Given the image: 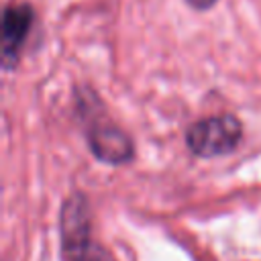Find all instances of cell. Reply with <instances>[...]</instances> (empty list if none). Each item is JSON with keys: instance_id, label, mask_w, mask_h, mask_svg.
<instances>
[{"instance_id": "4", "label": "cell", "mask_w": 261, "mask_h": 261, "mask_svg": "<svg viewBox=\"0 0 261 261\" xmlns=\"http://www.w3.org/2000/svg\"><path fill=\"white\" fill-rule=\"evenodd\" d=\"M35 12L27 2L8 4L2 12V65L6 69L14 67L20 49L31 33Z\"/></svg>"}, {"instance_id": "5", "label": "cell", "mask_w": 261, "mask_h": 261, "mask_svg": "<svg viewBox=\"0 0 261 261\" xmlns=\"http://www.w3.org/2000/svg\"><path fill=\"white\" fill-rule=\"evenodd\" d=\"M194 10H208V8H212L218 0H186Z\"/></svg>"}, {"instance_id": "2", "label": "cell", "mask_w": 261, "mask_h": 261, "mask_svg": "<svg viewBox=\"0 0 261 261\" xmlns=\"http://www.w3.org/2000/svg\"><path fill=\"white\" fill-rule=\"evenodd\" d=\"M59 232L63 261H116L92 237V214L84 194L73 192L65 198L59 214Z\"/></svg>"}, {"instance_id": "3", "label": "cell", "mask_w": 261, "mask_h": 261, "mask_svg": "<svg viewBox=\"0 0 261 261\" xmlns=\"http://www.w3.org/2000/svg\"><path fill=\"white\" fill-rule=\"evenodd\" d=\"M243 139V124L234 114H216L194 122L186 133L188 149L198 157L232 153Z\"/></svg>"}, {"instance_id": "1", "label": "cell", "mask_w": 261, "mask_h": 261, "mask_svg": "<svg viewBox=\"0 0 261 261\" xmlns=\"http://www.w3.org/2000/svg\"><path fill=\"white\" fill-rule=\"evenodd\" d=\"M77 110L84 122L86 143L96 159L108 165H122L133 159L135 147L130 137L116 126L104 112L100 100L88 90H77Z\"/></svg>"}]
</instances>
